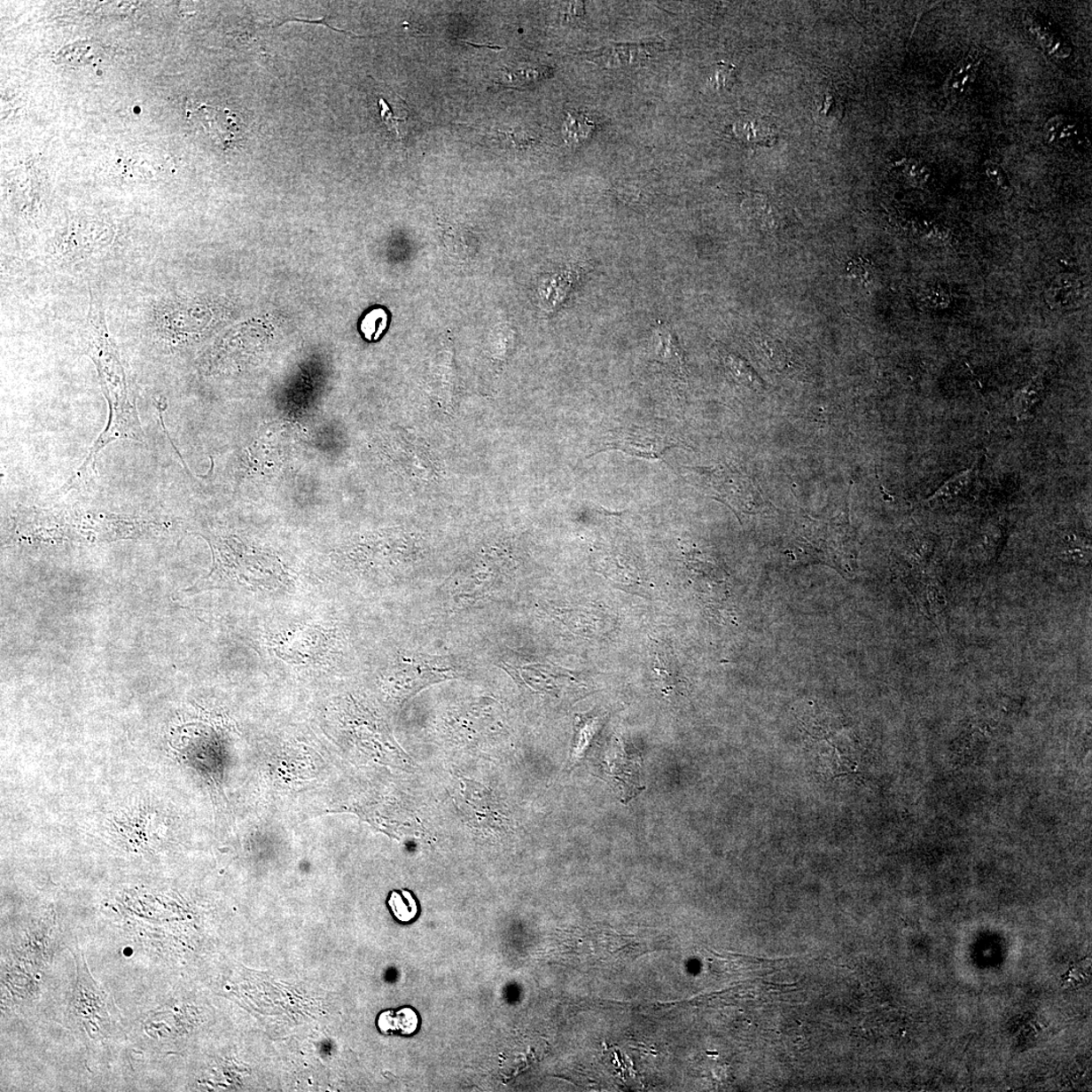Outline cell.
<instances>
[{
    "instance_id": "cell-9",
    "label": "cell",
    "mask_w": 1092,
    "mask_h": 1092,
    "mask_svg": "<svg viewBox=\"0 0 1092 1092\" xmlns=\"http://www.w3.org/2000/svg\"><path fill=\"white\" fill-rule=\"evenodd\" d=\"M737 138L749 145L771 147L776 132L771 121L759 114H745L734 125Z\"/></svg>"
},
{
    "instance_id": "cell-3",
    "label": "cell",
    "mask_w": 1092,
    "mask_h": 1092,
    "mask_svg": "<svg viewBox=\"0 0 1092 1092\" xmlns=\"http://www.w3.org/2000/svg\"><path fill=\"white\" fill-rule=\"evenodd\" d=\"M681 444L669 431L662 427L631 424L607 431L590 457L603 451L620 450L631 456L657 461L663 459L667 451L680 448Z\"/></svg>"
},
{
    "instance_id": "cell-16",
    "label": "cell",
    "mask_w": 1092,
    "mask_h": 1092,
    "mask_svg": "<svg viewBox=\"0 0 1092 1092\" xmlns=\"http://www.w3.org/2000/svg\"><path fill=\"white\" fill-rule=\"evenodd\" d=\"M745 213H748L761 229L772 228L773 214L770 204L764 196L753 195L745 200Z\"/></svg>"
},
{
    "instance_id": "cell-5",
    "label": "cell",
    "mask_w": 1092,
    "mask_h": 1092,
    "mask_svg": "<svg viewBox=\"0 0 1092 1092\" xmlns=\"http://www.w3.org/2000/svg\"><path fill=\"white\" fill-rule=\"evenodd\" d=\"M663 49V44H658V43L615 45L589 52L588 57L589 59L598 64V66L620 68L641 66V64L649 61L659 52H662Z\"/></svg>"
},
{
    "instance_id": "cell-12",
    "label": "cell",
    "mask_w": 1092,
    "mask_h": 1092,
    "mask_svg": "<svg viewBox=\"0 0 1092 1092\" xmlns=\"http://www.w3.org/2000/svg\"><path fill=\"white\" fill-rule=\"evenodd\" d=\"M658 362L669 369L673 373L682 376L685 373V362L682 351L676 337L671 330L658 328Z\"/></svg>"
},
{
    "instance_id": "cell-7",
    "label": "cell",
    "mask_w": 1092,
    "mask_h": 1092,
    "mask_svg": "<svg viewBox=\"0 0 1092 1092\" xmlns=\"http://www.w3.org/2000/svg\"><path fill=\"white\" fill-rule=\"evenodd\" d=\"M1044 136L1049 145L1060 150H1080L1089 142L1080 121L1063 113L1046 121Z\"/></svg>"
},
{
    "instance_id": "cell-4",
    "label": "cell",
    "mask_w": 1092,
    "mask_h": 1092,
    "mask_svg": "<svg viewBox=\"0 0 1092 1092\" xmlns=\"http://www.w3.org/2000/svg\"><path fill=\"white\" fill-rule=\"evenodd\" d=\"M188 118L202 127L206 134L226 150L240 138L241 121L228 109L199 105L197 109L189 111Z\"/></svg>"
},
{
    "instance_id": "cell-8",
    "label": "cell",
    "mask_w": 1092,
    "mask_h": 1092,
    "mask_svg": "<svg viewBox=\"0 0 1092 1092\" xmlns=\"http://www.w3.org/2000/svg\"><path fill=\"white\" fill-rule=\"evenodd\" d=\"M844 97L831 84L823 85L814 98L813 116L815 123L823 128L836 127L845 117Z\"/></svg>"
},
{
    "instance_id": "cell-13",
    "label": "cell",
    "mask_w": 1092,
    "mask_h": 1092,
    "mask_svg": "<svg viewBox=\"0 0 1092 1092\" xmlns=\"http://www.w3.org/2000/svg\"><path fill=\"white\" fill-rule=\"evenodd\" d=\"M419 1018L416 1011L404 1008L398 1011L386 1010L378 1018V1026L385 1034L397 1033L412 1034L418 1029Z\"/></svg>"
},
{
    "instance_id": "cell-19",
    "label": "cell",
    "mask_w": 1092,
    "mask_h": 1092,
    "mask_svg": "<svg viewBox=\"0 0 1092 1092\" xmlns=\"http://www.w3.org/2000/svg\"><path fill=\"white\" fill-rule=\"evenodd\" d=\"M984 171H986V175L989 177L990 181H993L995 184L1001 186V188H1008L1010 183L1009 176L1005 174V171L1001 165L988 160L984 163Z\"/></svg>"
},
{
    "instance_id": "cell-6",
    "label": "cell",
    "mask_w": 1092,
    "mask_h": 1092,
    "mask_svg": "<svg viewBox=\"0 0 1092 1092\" xmlns=\"http://www.w3.org/2000/svg\"><path fill=\"white\" fill-rule=\"evenodd\" d=\"M984 462H986V454H981L968 470L956 473L943 486H940L935 494L925 500L926 504L932 507L943 506L967 500L975 490Z\"/></svg>"
},
{
    "instance_id": "cell-14",
    "label": "cell",
    "mask_w": 1092,
    "mask_h": 1092,
    "mask_svg": "<svg viewBox=\"0 0 1092 1092\" xmlns=\"http://www.w3.org/2000/svg\"><path fill=\"white\" fill-rule=\"evenodd\" d=\"M387 904H389L392 914L400 923H411L418 915V904L410 891H393Z\"/></svg>"
},
{
    "instance_id": "cell-15",
    "label": "cell",
    "mask_w": 1092,
    "mask_h": 1092,
    "mask_svg": "<svg viewBox=\"0 0 1092 1092\" xmlns=\"http://www.w3.org/2000/svg\"><path fill=\"white\" fill-rule=\"evenodd\" d=\"M593 124L583 114L569 113L565 121L564 133L569 143H579L590 135Z\"/></svg>"
},
{
    "instance_id": "cell-2",
    "label": "cell",
    "mask_w": 1092,
    "mask_h": 1092,
    "mask_svg": "<svg viewBox=\"0 0 1092 1092\" xmlns=\"http://www.w3.org/2000/svg\"><path fill=\"white\" fill-rule=\"evenodd\" d=\"M74 957L76 979L68 1005L72 1027L93 1044L117 1039L121 1021L113 998L92 979L83 954H74Z\"/></svg>"
},
{
    "instance_id": "cell-11",
    "label": "cell",
    "mask_w": 1092,
    "mask_h": 1092,
    "mask_svg": "<svg viewBox=\"0 0 1092 1092\" xmlns=\"http://www.w3.org/2000/svg\"><path fill=\"white\" fill-rule=\"evenodd\" d=\"M1045 387L1044 377L1039 376L1033 378L1021 391H1018L1014 402V412L1018 421L1032 419L1041 400H1043Z\"/></svg>"
},
{
    "instance_id": "cell-18",
    "label": "cell",
    "mask_w": 1092,
    "mask_h": 1092,
    "mask_svg": "<svg viewBox=\"0 0 1092 1092\" xmlns=\"http://www.w3.org/2000/svg\"><path fill=\"white\" fill-rule=\"evenodd\" d=\"M870 264L864 258L857 257L847 263L846 275L857 282L865 284L869 282L871 276Z\"/></svg>"
},
{
    "instance_id": "cell-1",
    "label": "cell",
    "mask_w": 1092,
    "mask_h": 1092,
    "mask_svg": "<svg viewBox=\"0 0 1092 1092\" xmlns=\"http://www.w3.org/2000/svg\"><path fill=\"white\" fill-rule=\"evenodd\" d=\"M85 354L97 366L100 386L109 404V422L92 445L84 463L61 488L66 493L81 487L96 472L97 457L107 444L118 440L142 442L144 433L136 408V394L129 382L119 350L107 329L103 300L90 289L84 335Z\"/></svg>"
},
{
    "instance_id": "cell-10",
    "label": "cell",
    "mask_w": 1092,
    "mask_h": 1092,
    "mask_svg": "<svg viewBox=\"0 0 1092 1092\" xmlns=\"http://www.w3.org/2000/svg\"><path fill=\"white\" fill-rule=\"evenodd\" d=\"M980 60L966 56L950 72L946 79L945 90L956 98L966 97L974 89L979 74Z\"/></svg>"
},
{
    "instance_id": "cell-17",
    "label": "cell",
    "mask_w": 1092,
    "mask_h": 1092,
    "mask_svg": "<svg viewBox=\"0 0 1092 1092\" xmlns=\"http://www.w3.org/2000/svg\"><path fill=\"white\" fill-rule=\"evenodd\" d=\"M97 53L95 46L88 44V43H76L74 46L66 47L58 53L59 59L64 63L82 64L93 59Z\"/></svg>"
},
{
    "instance_id": "cell-20",
    "label": "cell",
    "mask_w": 1092,
    "mask_h": 1092,
    "mask_svg": "<svg viewBox=\"0 0 1092 1092\" xmlns=\"http://www.w3.org/2000/svg\"><path fill=\"white\" fill-rule=\"evenodd\" d=\"M734 71L735 68L729 66V64H718V67L715 69L713 78H711L714 88H729V85L731 84L732 74H734Z\"/></svg>"
}]
</instances>
